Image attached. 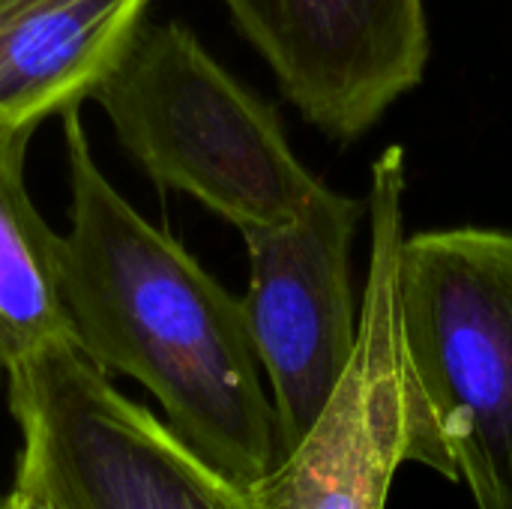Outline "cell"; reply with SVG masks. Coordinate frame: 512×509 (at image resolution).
Returning a JSON list of instances; mask_svg holds the SVG:
<instances>
[{"label":"cell","mask_w":512,"mask_h":509,"mask_svg":"<svg viewBox=\"0 0 512 509\" xmlns=\"http://www.w3.org/2000/svg\"><path fill=\"white\" fill-rule=\"evenodd\" d=\"M366 207L321 186L300 219L240 231L249 255V336L270 381L279 459L315 426L360 339L351 249Z\"/></svg>","instance_id":"8992f818"},{"label":"cell","mask_w":512,"mask_h":509,"mask_svg":"<svg viewBox=\"0 0 512 509\" xmlns=\"http://www.w3.org/2000/svg\"><path fill=\"white\" fill-rule=\"evenodd\" d=\"M30 135H0V372L75 342L63 297V234L39 216L27 192Z\"/></svg>","instance_id":"9c48e42d"},{"label":"cell","mask_w":512,"mask_h":509,"mask_svg":"<svg viewBox=\"0 0 512 509\" xmlns=\"http://www.w3.org/2000/svg\"><path fill=\"white\" fill-rule=\"evenodd\" d=\"M150 0H0V135L78 111L117 69Z\"/></svg>","instance_id":"ba28073f"},{"label":"cell","mask_w":512,"mask_h":509,"mask_svg":"<svg viewBox=\"0 0 512 509\" xmlns=\"http://www.w3.org/2000/svg\"><path fill=\"white\" fill-rule=\"evenodd\" d=\"M6 399L21 432L15 477L57 509H261L75 342L12 366Z\"/></svg>","instance_id":"5b68a950"},{"label":"cell","mask_w":512,"mask_h":509,"mask_svg":"<svg viewBox=\"0 0 512 509\" xmlns=\"http://www.w3.org/2000/svg\"><path fill=\"white\" fill-rule=\"evenodd\" d=\"M93 99L159 189L240 231L291 225L324 186L291 150L276 108L180 21L144 24Z\"/></svg>","instance_id":"7a4b0ae2"},{"label":"cell","mask_w":512,"mask_h":509,"mask_svg":"<svg viewBox=\"0 0 512 509\" xmlns=\"http://www.w3.org/2000/svg\"><path fill=\"white\" fill-rule=\"evenodd\" d=\"M63 138V297L75 345L108 375L138 381L195 453L252 489L279 447L243 300L111 186L78 111L63 114Z\"/></svg>","instance_id":"6da1fadb"},{"label":"cell","mask_w":512,"mask_h":509,"mask_svg":"<svg viewBox=\"0 0 512 509\" xmlns=\"http://www.w3.org/2000/svg\"><path fill=\"white\" fill-rule=\"evenodd\" d=\"M402 195L405 153L390 147L375 162L372 270L354 360L315 426L252 486L261 509H384L405 462L459 483L402 348L396 297Z\"/></svg>","instance_id":"277c9868"},{"label":"cell","mask_w":512,"mask_h":509,"mask_svg":"<svg viewBox=\"0 0 512 509\" xmlns=\"http://www.w3.org/2000/svg\"><path fill=\"white\" fill-rule=\"evenodd\" d=\"M285 99L336 141L366 135L429 63L426 0H219Z\"/></svg>","instance_id":"52a82bcc"},{"label":"cell","mask_w":512,"mask_h":509,"mask_svg":"<svg viewBox=\"0 0 512 509\" xmlns=\"http://www.w3.org/2000/svg\"><path fill=\"white\" fill-rule=\"evenodd\" d=\"M411 378L477 509H512V231L447 228L399 246Z\"/></svg>","instance_id":"3957f363"},{"label":"cell","mask_w":512,"mask_h":509,"mask_svg":"<svg viewBox=\"0 0 512 509\" xmlns=\"http://www.w3.org/2000/svg\"><path fill=\"white\" fill-rule=\"evenodd\" d=\"M0 509H57V507L48 501V495H45L42 489H36L33 483H27V480H18V477H15V483H12L9 495L0 501Z\"/></svg>","instance_id":"30bf717a"}]
</instances>
